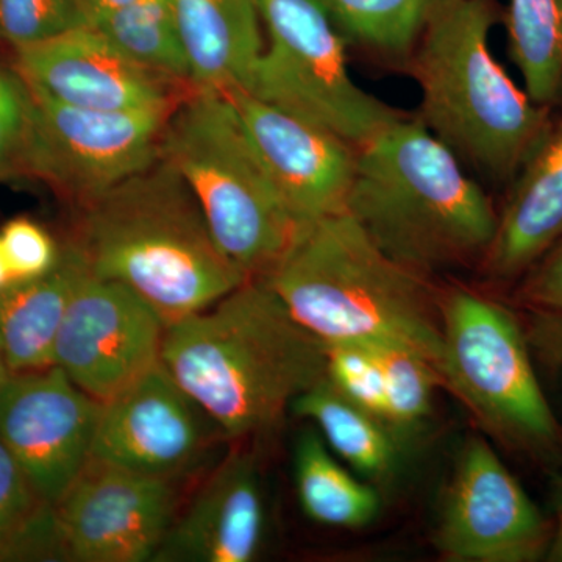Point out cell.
Instances as JSON below:
<instances>
[{
    "instance_id": "obj_22",
    "label": "cell",
    "mask_w": 562,
    "mask_h": 562,
    "mask_svg": "<svg viewBox=\"0 0 562 562\" xmlns=\"http://www.w3.org/2000/svg\"><path fill=\"white\" fill-rule=\"evenodd\" d=\"M294 475L303 513L314 522L361 528L380 512L376 491L346 471L316 432H306L299 439Z\"/></svg>"
},
{
    "instance_id": "obj_11",
    "label": "cell",
    "mask_w": 562,
    "mask_h": 562,
    "mask_svg": "<svg viewBox=\"0 0 562 562\" xmlns=\"http://www.w3.org/2000/svg\"><path fill=\"white\" fill-rule=\"evenodd\" d=\"M166 324L136 292L87 272L70 295L54 366L105 403L161 361Z\"/></svg>"
},
{
    "instance_id": "obj_14",
    "label": "cell",
    "mask_w": 562,
    "mask_h": 562,
    "mask_svg": "<svg viewBox=\"0 0 562 562\" xmlns=\"http://www.w3.org/2000/svg\"><path fill=\"white\" fill-rule=\"evenodd\" d=\"M214 435L224 438L160 361L103 403L92 458L173 482L201 462Z\"/></svg>"
},
{
    "instance_id": "obj_23",
    "label": "cell",
    "mask_w": 562,
    "mask_h": 562,
    "mask_svg": "<svg viewBox=\"0 0 562 562\" xmlns=\"http://www.w3.org/2000/svg\"><path fill=\"white\" fill-rule=\"evenodd\" d=\"M505 27L525 91L552 109L562 98V0H508Z\"/></svg>"
},
{
    "instance_id": "obj_31",
    "label": "cell",
    "mask_w": 562,
    "mask_h": 562,
    "mask_svg": "<svg viewBox=\"0 0 562 562\" xmlns=\"http://www.w3.org/2000/svg\"><path fill=\"white\" fill-rule=\"evenodd\" d=\"M0 241L5 250L13 281L46 276L60 260L61 247L46 228L27 217H16L3 225Z\"/></svg>"
},
{
    "instance_id": "obj_35",
    "label": "cell",
    "mask_w": 562,
    "mask_h": 562,
    "mask_svg": "<svg viewBox=\"0 0 562 562\" xmlns=\"http://www.w3.org/2000/svg\"><path fill=\"white\" fill-rule=\"evenodd\" d=\"M554 509H557V531H554L550 557L553 561L562 562V476L558 480L554 491Z\"/></svg>"
},
{
    "instance_id": "obj_17",
    "label": "cell",
    "mask_w": 562,
    "mask_h": 562,
    "mask_svg": "<svg viewBox=\"0 0 562 562\" xmlns=\"http://www.w3.org/2000/svg\"><path fill=\"white\" fill-rule=\"evenodd\" d=\"M265 501L254 454L233 450L173 519L155 562H250L265 535Z\"/></svg>"
},
{
    "instance_id": "obj_24",
    "label": "cell",
    "mask_w": 562,
    "mask_h": 562,
    "mask_svg": "<svg viewBox=\"0 0 562 562\" xmlns=\"http://www.w3.org/2000/svg\"><path fill=\"white\" fill-rule=\"evenodd\" d=\"M91 25L140 68L192 90L169 0H133Z\"/></svg>"
},
{
    "instance_id": "obj_36",
    "label": "cell",
    "mask_w": 562,
    "mask_h": 562,
    "mask_svg": "<svg viewBox=\"0 0 562 562\" xmlns=\"http://www.w3.org/2000/svg\"><path fill=\"white\" fill-rule=\"evenodd\" d=\"M10 283H13V276H11L5 250H3L2 241H0V291L5 290Z\"/></svg>"
},
{
    "instance_id": "obj_26",
    "label": "cell",
    "mask_w": 562,
    "mask_h": 562,
    "mask_svg": "<svg viewBox=\"0 0 562 562\" xmlns=\"http://www.w3.org/2000/svg\"><path fill=\"white\" fill-rule=\"evenodd\" d=\"M373 349L382 366L390 427L419 424L430 414L432 394L442 384L439 372L430 361L405 347L382 344Z\"/></svg>"
},
{
    "instance_id": "obj_7",
    "label": "cell",
    "mask_w": 562,
    "mask_h": 562,
    "mask_svg": "<svg viewBox=\"0 0 562 562\" xmlns=\"http://www.w3.org/2000/svg\"><path fill=\"white\" fill-rule=\"evenodd\" d=\"M439 375L484 430L532 452L553 449L561 430L547 401L525 328L501 303L468 288L439 294Z\"/></svg>"
},
{
    "instance_id": "obj_30",
    "label": "cell",
    "mask_w": 562,
    "mask_h": 562,
    "mask_svg": "<svg viewBox=\"0 0 562 562\" xmlns=\"http://www.w3.org/2000/svg\"><path fill=\"white\" fill-rule=\"evenodd\" d=\"M35 99L14 68L0 65V179L25 177Z\"/></svg>"
},
{
    "instance_id": "obj_27",
    "label": "cell",
    "mask_w": 562,
    "mask_h": 562,
    "mask_svg": "<svg viewBox=\"0 0 562 562\" xmlns=\"http://www.w3.org/2000/svg\"><path fill=\"white\" fill-rule=\"evenodd\" d=\"M47 509L0 439V558L27 557Z\"/></svg>"
},
{
    "instance_id": "obj_15",
    "label": "cell",
    "mask_w": 562,
    "mask_h": 562,
    "mask_svg": "<svg viewBox=\"0 0 562 562\" xmlns=\"http://www.w3.org/2000/svg\"><path fill=\"white\" fill-rule=\"evenodd\" d=\"M225 95L299 225L346 211L357 169V146L241 88Z\"/></svg>"
},
{
    "instance_id": "obj_19",
    "label": "cell",
    "mask_w": 562,
    "mask_h": 562,
    "mask_svg": "<svg viewBox=\"0 0 562 562\" xmlns=\"http://www.w3.org/2000/svg\"><path fill=\"white\" fill-rule=\"evenodd\" d=\"M192 90L244 88L265 47L258 0H169Z\"/></svg>"
},
{
    "instance_id": "obj_20",
    "label": "cell",
    "mask_w": 562,
    "mask_h": 562,
    "mask_svg": "<svg viewBox=\"0 0 562 562\" xmlns=\"http://www.w3.org/2000/svg\"><path fill=\"white\" fill-rule=\"evenodd\" d=\"M87 266L69 244L46 276L10 283L0 291V342L11 373L54 366L55 346L70 295Z\"/></svg>"
},
{
    "instance_id": "obj_13",
    "label": "cell",
    "mask_w": 562,
    "mask_h": 562,
    "mask_svg": "<svg viewBox=\"0 0 562 562\" xmlns=\"http://www.w3.org/2000/svg\"><path fill=\"white\" fill-rule=\"evenodd\" d=\"M438 547L458 562H531L549 546L538 506L490 443H465L443 501Z\"/></svg>"
},
{
    "instance_id": "obj_37",
    "label": "cell",
    "mask_w": 562,
    "mask_h": 562,
    "mask_svg": "<svg viewBox=\"0 0 562 562\" xmlns=\"http://www.w3.org/2000/svg\"><path fill=\"white\" fill-rule=\"evenodd\" d=\"M11 375V371L9 364H7L5 353H3L2 342H0V390H2L3 384L7 383L9 376Z\"/></svg>"
},
{
    "instance_id": "obj_5",
    "label": "cell",
    "mask_w": 562,
    "mask_h": 562,
    "mask_svg": "<svg viewBox=\"0 0 562 562\" xmlns=\"http://www.w3.org/2000/svg\"><path fill=\"white\" fill-rule=\"evenodd\" d=\"M491 0H447L405 65L419 87L417 120L486 179L513 181L552 128L491 49Z\"/></svg>"
},
{
    "instance_id": "obj_25",
    "label": "cell",
    "mask_w": 562,
    "mask_h": 562,
    "mask_svg": "<svg viewBox=\"0 0 562 562\" xmlns=\"http://www.w3.org/2000/svg\"><path fill=\"white\" fill-rule=\"evenodd\" d=\"M344 38L408 60L428 22L447 0H321Z\"/></svg>"
},
{
    "instance_id": "obj_34",
    "label": "cell",
    "mask_w": 562,
    "mask_h": 562,
    "mask_svg": "<svg viewBox=\"0 0 562 562\" xmlns=\"http://www.w3.org/2000/svg\"><path fill=\"white\" fill-rule=\"evenodd\" d=\"M132 2L133 0H81V5H83L88 24H94L95 21L101 20L111 11L122 9V7Z\"/></svg>"
},
{
    "instance_id": "obj_8",
    "label": "cell",
    "mask_w": 562,
    "mask_h": 562,
    "mask_svg": "<svg viewBox=\"0 0 562 562\" xmlns=\"http://www.w3.org/2000/svg\"><path fill=\"white\" fill-rule=\"evenodd\" d=\"M265 47L241 90L360 147L406 116L351 77L346 38L321 0H258Z\"/></svg>"
},
{
    "instance_id": "obj_28",
    "label": "cell",
    "mask_w": 562,
    "mask_h": 562,
    "mask_svg": "<svg viewBox=\"0 0 562 562\" xmlns=\"http://www.w3.org/2000/svg\"><path fill=\"white\" fill-rule=\"evenodd\" d=\"M85 24L81 0H0V41L14 50Z\"/></svg>"
},
{
    "instance_id": "obj_4",
    "label": "cell",
    "mask_w": 562,
    "mask_h": 562,
    "mask_svg": "<svg viewBox=\"0 0 562 562\" xmlns=\"http://www.w3.org/2000/svg\"><path fill=\"white\" fill-rule=\"evenodd\" d=\"M262 279L294 319L325 346L405 347L439 372L438 291L428 277L383 254L346 211L301 225Z\"/></svg>"
},
{
    "instance_id": "obj_21",
    "label": "cell",
    "mask_w": 562,
    "mask_h": 562,
    "mask_svg": "<svg viewBox=\"0 0 562 562\" xmlns=\"http://www.w3.org/2000/svg\"><path fill=\"white\" fill-rule=\"evenodd\" d=\"M291 412L314 422L333 453L362 475L383 479L394 468L397 449L391 428L344 397L330 380L295 398Z\"/></svg>"
},
{
    "instance_id": "obj_3",
    "label": "cell",
    "mask_w": 562,
    "mask_h": 562,
    "mask_svg": "<svg viewBox=\"0 0 562 562\" xmlns=\"http://www.w3.org/2000/svg\"><path fill=\"white\" fill-rule=\"evenodd\" d=\"M346 213L391 260L424 277L482 262L498 224L464 162L408 114L358 147Z\"/></svg>"
},
{
    "instance_id": "obj_32",
    "label": "cell",
    "mask_w": 562,
    "mask_h": 562,
    "mask_svg": "<svg viewBox=\"0 0 562 562\" xmlns=\"http://www.w3.org/2000/svg\"><path fill=\"white\" fill-rule=\"evenodd\" d=\"M519 297L531 310L562 314V238L524 273Z\"/></svg>"
},
{
    "instance_id": "obj_29",
    "label": "cell",
    "mask_w": 562,
    "mask_h": 562,
    "mask_svg": "<svg viewBox=\"0 0 562 562\" xmlns=\"http://www.w3.org/2000/svg\"><path fill=\"white\" fill-rule=\"evenodd\" d=\"M325 349L327 379L333 386L341 392L344 397L390 427L382 366L373 346L346 342L330 344L325 346Z\"/></svg>"
},
{
    "instance_id": "obj_12",
    "label": "cell",
    "mask_w": 562,
    "mask_h": 562,
    "mask_svg": "<svg viewBox=\"0 0 562 562\" xmlns=\"http://www.w3.org/2000/svg\"><path fill=\"white\" fill-rule=\"evenodd\" d=\"M102 406L57 366L11 373L0 390V439L47 505L91 460Z\"/></svg>"
},
{
    "instance_id": "obj_33",
    "label": "cell",
    "mask_w": 562,
    "mask_h": 562,
    "mask_svg": "<svg viewBox=\"0 0 562 562\" xmlns=\"http://www.w3.org/2000/svg\"><path fill=\"white\" fill-rule=\"evenodd\" d=\"M525 327L532 358L562 375V314L531 310Z\"/></svg>"
},
{
    "instance_id": "obj_2",
    "label": "cell",
    "mask_w": 562,
    "mask_h": 562,
    "mask_svg": "<svg viewBox=\"0 0 562 562\" xmlns=\"http://www.w3.org/2000/svg\"><path fill=\"white\" fill-rule=\"evenodd\" d=\"M79 210L68 244L88 272L131 288L166 327L249 279L217 246L198 199L161 155Z\"/></svg>"
},
{
    "instance_id": "obj_18",
    "label": "cell",
    "mask_w": 562,
    "mask_h": 562,
    "mask_svg": "<svg viewBox=\"0 0 562 562\" xmlns=\"http://www.w3.org/2000/svg\"><path fill=\"white\" fill-rule=\"evenodd\" d=\"M561 238L562 121L514 177L483 269L501 280L524 276Z\"/></svg>"
},
{
    "instance_id": "obj_16",
    "label": "cell",
    "mask_w": 562,
    "mask_h": 562,
    "mask_svg": "<svg viewBox=\"0 0 562 562\" xmlns=\"http://www.w3.org/2000/svg\"><path fill=\"white\" fill-rule=\"evenodd\" d=\"M14 52L33 92L76 109H172L191 91L140 68L91 24Z\"/></svg>"
},
{
    "instance_id": "obj_9",
    "label": "cell",
    "mask_w": 562,
    "mask_h": 562,
    "mask_svg": "<svg viewBox=\"0 0 562 562\" xmlns=\"http://www.w3.org/2000/svg\"><path fill=\"white\" fill-rule=\"evenodd\" d=\"M33 99L25 177L46 181L79 206L160 158L162 133L177 106L98 111L36 92Z\"/></svg>"
},
{
    "instance_id": "obj_6",
    "label": "cell",
    "mask_w": 562,
    "mask_h": 562,
    "mask_svg": "<svg viewBox=\"0 0 562 562\" xmlns=\"http://www.w3.org/2000/svg\"><path fill=\"white\" fill-rule=\"evenodd\" d=\"M160 155L187 181L221 250L249 279L268 276L301 225L281 201L231 99L187 92L166 124Z\"/></svg>"
},
{
    "instance_id": "obj_1",
    "label": "cell",
    "mask_w": 562,
    "mask_h": 562,
    "mask_svg": "<svg viewBox=\"0 0 562 562\" xmlns=\"http://www.w3.org/2000/svg\"><path fill=\"white\" fill-rule=\"evenodd\" d=\"M161 362L233 441L272 431L295 398L327 379L325 344L262 277L168 325Z\"/></svg>"
},
{
    "instance_id": "obj_10",
    "label": "cell",
    "mask_w": 562,
    "mask_h": 562,
    "mask_svg": "<svg viewBox=\"0 0 562 562\" xmlns=\"http://www.w3.org/2000/svg\"><path fill=\"white\" fill-rule=\"evenodd\" d=\"M169 480L98 458L50 505L49 557L74 562H151L176 514Z\"/></svg>"
}]
</instances>
